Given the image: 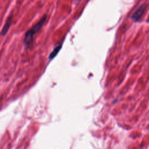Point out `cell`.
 <instances>
[{
  "instance_id": "1",
  "label": "cell",
  "mask_w": 149,
  "mask_h": 149,
  "mask_svg": "<svg viewBox=\"0 0 149 149\" xmlns=\"http://www.w3.org/2000/svg\"><path fill=\"white\" fill-rule=\"evenodd\" d=\"M46 19L47 15H44L37 23H36L30 29H29L26 33L24 38V43L26 46L29 47L32 44L34 36L40 30V29L44 25Z\"/></svg>"
},
{
  "instance_id": "2",
  "label": "cell",
  "mask_w": 149,
  "mask_h": 149,
  "mask_svg": "<svg viewBox=\"0 0 149 149\" xmlns=\"http://www.w3.org/2000/svg\"><path fill=\"white\" fill-rule=\"evenodd\" d=\"M146 7H147V5L146 3H143L141 5H140L132 15L131 16L132 20L134 22H139L142 17L146 10Z\"/></svg>"
},
{
  "instance_id": "3",
  "label": "cell",
  "mask_w": 149,
  "mask_h": 149,
  "mask_svg": "<svg viewBox=\"0 0 149 149\" xmlns=\"http://www.w3.org/2000/svg\"><path fill=\"white\" fill-rule=\"evenodd\" d=\"M12 15H10L8 18L6 20V22L2 30V32H1V34L2 36H4L6 34L7 32L8 31V30L10 26V24H11V23H12Z\"/></svg>"
},
{
  "instance_id": "4",
  "label": "cell",
  "mask_w": 149,
  "mask_h": 149,
  "mask_svg": "<svg viewBox=\"0 0 149 149\" xmlns=\"http://www.w3.org/2000/svg\"><path fill=\"white\" fill-rule=\"evenodd\" d=\"M62 47V43L59 44L58 46L55 47V48L53 49V51H52V52H51V54L49 55V59H52L54 57H55V56L58 54V53L59 52V50L61 49Z\"/></svg>"
},
{
  "instance_id": "5",
  "label": "cell",
  "mask_w": 149,
  "mask_h": 149,
  "mask_svg": "<svg viewBox=\"0 0 149 149\" xmlns=\"http://www.w3.org/2000/svg\"><path fill=\"white\" fill-rule=\"evenodd\" d=\"M81 0H74V2L76 3V5H77V3H79V2Z\"/></svg>"
}]
</instances>
